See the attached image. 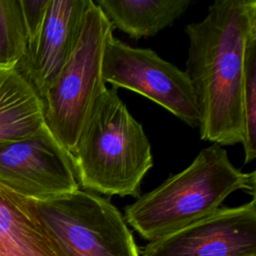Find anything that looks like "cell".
<instances>
[{"label":"cell","mask_w":256,"mask_h":256,"mask_svg":"<svg viewBox=\"0 0 256 256\" xmlns=\"http://www.w3.org/2000/svg\"><path fill=\"white\" fill-rule=\"evenodd\" d=\"M254 27L255 0H216L201 21L185 27V73L195 94L202 140L220 146L242 144L243 60Z\"/></svg>","instance_id":"1"},{"label":"cell","mask_w":256,"mask_h":256,"mask_svg":"<svg viewBox=\"0 0 256 256\" xmlns=\"http://www.w3.org/2000/svg\"><path fill=\"white\" fill-rule=\"evenodd\" d=\"M255 171H241L222 146L212 144L184 170L127 205L124 219L141 237L153 241L212 214L237 190L255 196Z\"/></svg>","instance_id":"2"},{"label":"cell","mask_w":256,"mask_h":256,"mask_svg":"<svg viewBox=\"0 0 256 256\" xmlns=\"http://www.w3.org/2000/svg\"><path fill=\"white\" fill-rule=\"evenodd\" d=\"M71 161L80 189L108 196L141 195L142 180L153 167L151 145L116 88H107L96 100Z\"/></svg>","instance_id":"3"},{"label":"cell","mask_w":256,"mask_h":256,"mask_svg":"<svg viewBox=\"0 0 256 256\" xmlns=\"http://www.w3.org/2000/svg\"><path fill=\"white\" fill-rule=\"evenodd\" d=\"M113 29L101 9L89 0L76 47L42 99L44 123L70 156L96 100L107 89L102 57Z\"/></svg>","instance_id":"4"},{"label":"cell","mask_w":256,"mask_h":256,"mask_svg":"<svg viewBox=\"0 0 256 256\" xmlns=\"http://www.w3.org/2000/svg\"><path fill=\"white\" fill-rule=\"evenodd\" d=\"M31 201L66 256H140L123 215L100 194L78 189Z\"/></svg>","instance_id":"5"},{"label":"cell","mask_w":256,"mask_h":256,"mask_svg":"<svg viewBox=\"0 0 256 256\" xmlns=\"http://www.w3.org/2000/svg\"><path fill=\"white\" fill-rule=\"evenodd\" d=\"M102 78L114 88H124L152 100L192 128L199 112L185 73L147 48H135L110 35L104 46Z\"/></svg>","instance_id":"6"},{"label":"cell","mask_w":256,"mask_h":256,"mask_svg":"<svg viewBox=\"0 0 256 256\" xmlns=\"http://www.w3.org/2000/svg\"><path fill=\"white\" fill-rule=\"evenodd\" d=\"M0 183L35 201L80 189L71 156L46 125L29 137L0 144Z\"/></svg>","instance_id":"7"},{"label":"cell","mask_w":256,"mask_h":256,"mask_svg":"<svg viewBox=\"0 0 256 256\" xmlns=\"http://www.w3.org/2000/svg\"><path fill=\"white\" fill-rule=\"evenodd\" d=\"M142 256H256V198L150 241Z\"/></svg>","instance_id":"8"},{"label":"cell","mask_w":256,"mask_h":256,"mask_svg":"<svg viewBox=\"0 0 256 256\" xmlns=\"http://www.w3.org/2000/svg\"><path fill=\"white\" fill-rule=\"evenodd\" d=\"M88 1L50 0L40 30L16 65L41 101L76 47Z\"/></svg>","instance_id":"9"},{"label":"cell","mask_w":256,"mask_h":256,"mask_svg":"<svg viewBox=\"0 0 256 256\" xmlns=\"http://www.w3.org/2000/svg\"><path fill=\"white\" fill-rule=\"evenodd\" d=\"M0 256H66L36 215L31 199L1 183Z\"/></svg>","instance_id":"10"},{"label":"cell","mask_w":256,"mask_h":256,"mask_svg":"<svg viewBox=\"0 0 256 256\" xmlns=\"http://www.w3.org/2000/svg\"><path fill=\"white\" fill-rule=\"evenodd\" d=\"M43 105L16 66L0 65V144L37 133L43 126Z\"/></svg>","instance_id":"11"},{"label":"cell","mask_w":256,"mask_h":256,"mask_svg":"<svg viewBox=\"0 0 256 256\" xmlns=\"http://www.w3.org/2000/svg\"><path fill=\"white\" fill-rule=\"evenodd\" d=\"M113 28L132 39L150 37L171 26L192 3L191 0H97Z\"/></svg>","instance_id":"12"},{"label":"cell","mask_w":256,"mask_h":256,"mask_svg":"<svg viewBox=\"0 0 256 256\" xmlns=\"http://www.w3.org/2000/svg\"><path fill=\"white\" fill-rule=\"evenodd\" d=\"M242 112L244 123V163L252 162L256 157V27L247 39L242 77Z\"/></svg>","instance_id":"13"},{"label":"cell","mask_w":256,"mask_h":256,"mask_svg":"<svg viewBox=\"0 0 256 256\" xmlns=\"http://www.w3.org/2000/svg\"><path fill=\"white\" fill-rule=\"evenodd\" d=\"M27 43L20 0H0V65L16 66Z\"/></svg>","instance_id":"14"},{"label":"cell","mask_w":256,"mask_h":256,"mask_svg":"<svg viewBox=\"0 0 256 256\" xmlns=\"http://www.w3.org/2000/svg\"><path fill=\"white\" fill-rule=\"evenodd\" d=\"M50 0H20L27 38L30 40L40 30Z\"/></svg>","instance_id":"15"}]
</instances>
